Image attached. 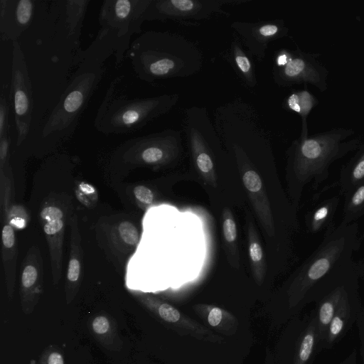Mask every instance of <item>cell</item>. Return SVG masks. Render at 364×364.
Returning a JSON list of instances; mask_svg holds the SVG:
<instances>
[{"instance_id":"32","label":"cell","mask_w":364,"mask_h":364,"mask_svg":"<svg viewBox=\"0 0 364 364\" xmlns=\"http://www.w3.org/2000/svg\"><path fill=\"white\" fill-rule=\"evenodd\" d=\"M204 306L208 310V313L207 314V321L208 324L213 327L218 326L220 323L223 316L225 312L217 306Z\"/></svg>"},{"instance_id":"3","label":"cell","mask_w":364,"mask_h":364,"mask_svg":"<svg viewBox=\"0 0 364 364\" xmlns=\"http://www.w3.org/2000/svg\"><path fill=\"white\" fill-rule=\"evenodd\" d=\"M104 75L103 64L84 58L75 70L60 100L34 129L22 145L40 153L52 151L75 133L80 119Z\"/></svg>"},{"instance_id":"24","label":"cell","mask_w":364,"mask_h":364,"mask_svg":"<svg viewBox=\"0 0 364 364\" xmlns=\"http://www.w3.org/2000/svg\"><path fill=\"white\" fill-rule=\"evenodd\" d=\"M222 232L225 250L229 263L235 269L240 266L237 225L232 211L224 208L222 212Z\"/></svg>"},{"instance_id":"2","label":"cell","mask_w":364,"mask_h":364,"mask_svg":"<svg viewBox=\"0 0 364 364\" xmlns=\"http://www.w3.org/2000/svg\"><path fill=\"white\" fill-rule=\"evenodd\" d=\"M360 240L356 222L324 233L317 248L295 272L287 284L289 308L299 310L316 298L355 263Z\"/></svg>"},{"instance_id":"34","label":"cell","mask_w":364,"mask_h":364,"mask_svg":"<svg viewBox=\"0 0 364 364\" xmlns=\"http://www.w3.org/2000/svg\"><path fill=\"white\" fill-rule=\"evenodd\" d=\"M287 103L291 109L296 112L301 113V107L299 95L295 93L291 95L288 98Z\"/></svg>"},{"instance_id":"13","label":"cell","mask_w":364,"mask_h":364,"mask_svg":"<svg viewBox=\"0 0 364 364\" xmlns=\"http://www.w3.org/2000/svg\"><path fill=\"white\" fill-rule=\"evenodd\" d=\"M237 161L241 179L253 210L267 235L274 237L275 227L272 210L262 178L247 161L246 156L238 154Z\"/></svg>"},{"instance_id":"1","label":"cell","mask_w":364,"mask_h":364,"mask_svg":"<svg viewBox=\"0 0 364 364\" xmlns=\"http://www.w3.org/2000/svg\"><path fill=\"white\" fill-rule=\"evenodd\" d=\"M90 2L50 0L46 11L17 41L32 90L31 130L59 102L82 61L80 36Z\"/></svg>"},{"instance_id":"5","label":"cell","mask_w":364,"mask_h":364,"mask_svg":"<svg viewBox=\"0 0 364 364\" xmlns=\"http://www.w3.org/2000/svg\"><path fill=\"white\" fill-rule=\"evenodd\" d=\"M123 76L109 84L94 120L97 131L104 134H124L139 131L150 121L168 112L178 95L129 97L120 88Z\"/></svg>"},{"instance_id":"11","label":"cell","mask_w":364,"mask_h":364,"mask_svg":"<svg viewBox=\"0 0 364 364\" xmlns=\"http://www.w3.org/2000/svg\"><path fill=\"white\" fill-rule=\"evenodd\" d=\"M50 0H0V34L4 41H17L46 11Z\"/></svg>"},{"instance_id":"33","label":"cell","mask_w":364,"mask_h":364,"mask_svg":"<svg viewBox=\"0 0 364 364\" xmlns=\"http://www.w3.org/2000/svg\"><path fill=\"white\" fill-rule=\"evenodd\" d=\"M92 329L97 334H105L109 329V320L103 316H97L92 323Z\"/></svg>"},{"instance_id":"28","label":"cell","mask_w":364,"mask_h":364,"mask_svg":"<svg viewBox=\"0 0 364 364\" xmlns=\"http://www.w3.org/2000/svg\"><path fill=\"white\" fill-rule=\"evenodd\" d=\"M11 103L9 85L1 82L0 93V136L9 132V117Z\"/></svg>"},{"instance_id":"21","label":"cell","mask_w":364,"mask_h":364,"mask_svg":"<svg viewBox=\"0 0 364 364\" xmlns=\"http://www.w3.org/2000/svg\"><path fill=\"white\" fill-rule=\"evenodd\" d=\"M340 203V197L333 196L327 198L314 207L306 216V225L309 233H325L336 227L333 220Z\"/></svg>"},{"instance_id":"25","label":"cell","mask_w":364,"mask_h":364,"mask_svg":"<svg viewBox=\"0 0 364 364\" xmlns=\"http://www.w3.org/2000/svg\"><path fill=\"white\" fill-rule=\"evenodd\" d=\"M364 215V180L344 196L341 225H348Z\"/></svg>"},{"instance_id":"22","label":"cell","mask_w":364,"mask_h":364,"mask_svg":"<svg viewBox=\"0 0 364 364\" xmlns=\"http://www.w3.org/2000/svg\"><path fill=\"white\" fill-rule=\"evenodd\" d=\"M111 245L119 253L129 255L136 250L139 242V232L129 220H122L112 225L109 231Z\"/></svg>"},{"instance_id":"20","label":"cell","mask_w":364,"mask_h":364,"mask_svg":"<svg viewBox=\"0 0 364 364\" xmlns=\"http://www.w3.org/2000/svg\"><path fill=\"white\" fill-rule=\"evenodd\" d=\"M18 243L15 229L9 224H4L1 231V259L7 294L12 298L14 292Z\"/></svg>"},{"instance_id":"23","label":"cell","mask_w":364,"mask_h":364,"mask_svg":"<svg viewBox=\"0 0 364 364\" xmlns=\"http://www.w3.org/2000/svg\"><path fill=\"white\" fill-rule=\"evenodd\" d=\"M247 247L252 274L257 284L260 285L266 275V259L257 232L251 221L247 228Z\"/></svg>"},{"instance_id":"16","label":"cell","mask_w":364,"mask_h":364,"mask_svg":"<svg viewBox=\"0 0 364 364\" xmlns=\"http://www.w3.org/2000/svg\"><path fill=\"white\" fill-rule=\"evenodd\" d=\"M232 27L240 33L250 51L257 58L264 56L267 44L280 36L282 32L279 24L273 22L255 23L235 22Z\"/></svg>"},{"instance_id":"12","label":"cell","mask_w":364,"mask_h":364,"mask_svg":"<svg viewBox=\"0 0 364 364\" xmlns=\"http://www.w3.org/2000/svg\"><path fill=\"white\" fill-rule=\"evenodd\" d=\"M241 1L223 0H151L146 14V21L164 19L207 18L214 12L225 14L224 4L242 3Z\"/></svg>"},{"instance_id":"37","label":"cell","mask_w":364,"mask_h":364,"mask_svg":"<svg viewBox=\"0 0 364 364\" xmlns=\"http://www.w3.org/2000/svg\"><path fill=\"white\" fill-rule=\"evenodd\" d=\"M77 199L83 203L85 205L90 206V200L85 194H84L80 190H76L75 191Z\"/></svg>"},{"instance_id":"15","label":"cell","mask_w":364,"mask_h":364,"mask_svg":"<svg viewBox=\"0 0 364 364\" xmlns=\"http://www.w3.org/2000/svg\"><path fill=\"white\" fill-rule=\"evenodd\" d=\"M43 262L40 249L32 246L21 267V297L24 306L34 304L42 291Z\"/></svg>"},{"instance_id":"35","label":"cell","mask_w":364,"mask_h":364,"mask_svg":"<svg viewBox=\"0 0 364 364\" xmlns=\"http://www.w3.org/2000/svg\"><path fill=\"white\" fill-rule=\"evenodd\" d=\"M48 364H64L62 355L58 352L51 353L48 358Z\"/></svg>"},{"instance_id":"26","label":"cell","mask_w":364,"mask_h":364,"mask_svg":"<svg viewBox=\"0 0 364 364\" xmlns=\"http://www.w3.org/2000/svg\"><path fill=\"white\" fill-rule=\"evenodd\" d=\"M14 186L12 168L9 165L0 168V213L2 223L6 224L9 210L13 205Z\"/></svg>"},{"instance_id":"38","label":"cell","mask_w":364,"mask_h":364,"mask_svg":"<svg viewBox=\"0 0 364 364\" xmlns=\"http://www.w3.org/2000/svg\"><path fill=\"white\" fill-rule=\"evenodd\" d=\"M360 272V277L364 280V255L361 260L358 262Z\"/></svg>"},{"instance_id":"14","label":"cell","mask_w":364,"mask_h":364,"mask_svg":"<svg viewBox=\"0 0 364 364\" xmlns=\"http://www.w3.org/2000/svg\"><path fill=\"white\" fill-rule=\"evenodd\" d=\"M362 306L358 279L352 284L331 318L323 338L322 350L333 348L346 335L356 323Z\"/></svg>"},{"instance_id":"7","label":"cell","mask_w":364,"mask_h":364,"mask_svg":"<svg viewBox=\"0 0 364 364\" xmlns=\"http://www.w3.org/2000/svg\"><path fill=\"white\" fill-rule=\"evenodd\" d=\"M346 148L333 141L309 139L294 150L290 163V184L292 197L298 203L303 188L311 183L317 189L328 177L331 164L341 156Z\"/></svg>"},{"instance_id":"36","label":"cell","mask_w":364,"mask_h":364,"mask_svg":"<svg viewBox=\"0 0 364 364\" xmlns=\"http://www.w3.org/2000/svg\"><path fill=\"white\" fill-rule=\"evenodd\" d=\"M339 364H357V350L354 349Z\"/></svg>"},{"instance_id":"10","label":"cell","mask_w":364,"mask_h":364,"mask_svg":"<svg viewBox=\"0 0 364 364\" xmlns=\"http://www.w3.org/2000/svg\"><path fill=\"white\" fill-rule=\"evenodd\" d=\"M70 208L68 199L53 197L43 203L38 215L48 245L54 284L59 282L62 274L64 235Z\"/></svg>"},{"instance_id":"30","label":"cell","mask_w":364,"mask_h":364,"mask_svg":"<svg viewBox=\"0 0 364 364\" xmlns=\"http://www.w3.org/2000/svg\"><path fill=\"white\" fill-rule=\"evenodd\" d=\"M28 218V214L23 207L13 205L9 213L7 223L11 225L14 229H21L27 224Z\"/></svg>"},{"instance_id":"17","label":"cell","mask_w":364,"mask_h":364,"mask_svg":"<svg viewBox=\"0 0 364 364\" xmlns=\"http://www.w3.org/2000/svg\"><path fill=\"white\" fill-rule=\"evenodd\" d=\"M69 224L70 225V255L65 280V292L68 302L77 294L80 285L83 255L77 217L75 214L70 217Z\"/></svg>"},{"instance_id":"4","label":"cell","mask_w":364,"mask_h":364,"mask_svg":"<svg viewBox=\"0 0 364 364\" xmlns=\"http://www.w3.org/2000/svg\"><path fill=\"white\" fill-rule=\"evenodd\" d=\"M151 0H104L100 11V28L95 39L83 50L82 58L102 64L112 55L119 67L134 34H141L142 23Z\"/></svg>"},{"instance_id":"18","label":"cell","mask_w":364,"mask_h":364,"mask_svg":"<svg viewBox=\"0 0 364 364\" xmlns=\"http://www.w3.org/2000/svg\"><path fill=\"white\" fill-rule=\"evenodd\" d=\"M188 138L196 168L205 183L217 186V175L213 160L202 133L194 127L188 129Z\"/></svg>"},{"instance_id":"9","label":"cell","mask_w":364,"mask_h":364,"mask_svg":"<svg viewBox=\"0 0 364 364\" xmlns=\"http://www.w3.org/2000/svg\"><path fill=\"white\" fill-rule=\"evenodd\" d=\"M10 96L14 114L16 146L19 148L31 128L33 102L27 68L18 41L12 43Z\"/></svg>"},{"instance_id":"19","label":"cell","mask_w":364,"mask_h":364,"mask_svg":"<svg viewBox=\"0 0 364 364\" xmlns=\"http://www.w3.org/2000/svg\"><path fill=\"white\" fill-rule=\"evenodd\" d=\"M140 300L152 310H154L164 321L174 323L180 328L191 331L198 336H209L207 328L183 315L178 309L151 295L141 294Z\"/></svg>"},{"instance_id":"31","label":"cell","mask_w":364,"mask_h":364,"mask_svg":"<svg viewBox=\"0 0 364 364\" xmlns=\"http://www.w3.org/2000/svg\"><path fill=\"white\" fill-rule=\"evenodd\" d=\"M282 70V78L294 79L301 75L305 68V63L301 58L287 60Z\"/></svg>"},{"instance_id":"6","label":"cell","mask_w":364,"mask_h":364,"mask_svg":"<svg viewBox=\"0 0 364 364\" xmlns=\"http://www.w3.org/2000/svg\"><path fill=\"white\" fill-rule=\"evenodd\" d=\"M176 40L168 33L146 31L133 41L126 56L136 76L151 82L189 75L185 57L176 50Z\"/></svg>"},{"instance_id":"29","label":"cell","mask_w":364,"mask_h":364,"mask_svg":"<svg viewBox=\"0 0 364 364\" xmlns=\"http://www.w3.org/2000/svg\"><path fill=\"white\" fill-rule=\"evenodd\" d=\"M133 195L138 206L144 210L155 203L154 193L146 186H136L133 189Z\"/></svg>"},{"instance_id":"27","label":"cell","mask_w":364,"mask_h":364,"mask_svg":"<svg viewBox=\"0 0 364 364\" xmlns=\"http://www.w3.org/2000/svg\"><path fill=\"white\" fill-rule=\"evenodd\" d=\"M232 50L234 62L237 68L242 74L247 83L250 86H255L256 84V79L252 64L250 58L237 42H234L232 43Z\"/></svg>"},{"instance_id":"8","label":"cell","mask_w":364,"mask_h":364,"mask_svg":"<svg viewBox=\"0 0 364 364\" xmlns=\"http://www.w3.org/2000/svg\"><path fill=\"white\" fill-rule=\"evenodd\" d=\"M180 132L165 130L129 139L117 151V160L128 166H166L181 153Z\"/></svg>"}]
</instances>
